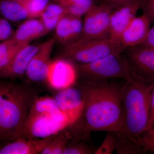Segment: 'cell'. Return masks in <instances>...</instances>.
I'll use <instances>...</instances> for the list:
<instances>
[{
    "label": "cell",
    "instance_id": "cell-18",
    "mask_svg": "<svg viewBox=\"0 0 154 154\" xmlns=\"http://www.w3.org/2000/svg\"><path fill=\"white\" fill-rule=\"evenodd\" d=\"M48 33L41 20L30 19L23 22L12 38L20 43L29 44L30 42L44 36Z\"/></svg>",
    "mask_w": 154,
    "mask_h": 154
},
{
    "label": "cell",
    "instance_id": "cell-17",
    "mask_svg": "<svg viewBox=\"0 0 154 154\" xmlns=\"http://www.w3.org/2000/svg\"><path fill=\"white\" fill-rule=\"evenodd\" d=\"M45 114L51 116L57 121L72 124L67 116L60 110L54 97H37L33 101L28 115Z\"/></svg>",
    "mask_w": 154,
    "mask_h": 154
},
{
    "label": "cell",
    "instance_id": "cell-24",
    "mask_svg": "<svg viewBox=\"0 0 154 154\" xmlns=\"http://www.w3.org/2000/svg\"><path fill=\"white\" fill-rule=\"evenodd\" d=\"M55 135L52 140L42 151L41 154H63L67 144L71 139V134L69 132L62 133Z\"/></svg>",
    "mask_w": 154,
    "mask_h": 154
},
{
    "label": "cell",
    "instance_id": "cell-20",
    "mask_svg": "<svg viewBox=\"0 0 154 154\" xmlns=\"http://www.w3.org/2000/svg\"><path fill=\"white\" fill-rule=\"evenodd\" d=\"M66 14L65 9L61 5L48 4L39 18L48 32L55 29L59 21Z\"/></svg>",
    "mask_w": 154,
    "mask_h": 154
},
{
    "label": "cell",
    "instance_id": "cell-31",
    "mask_svg": "<svg viewBox=\"0 0 154 154\" xmlns=\"http://www.w3.org/2000/svg\"><path fill=\"white\" fill-rule=\"evenodd\" d=\"M154 128V85L152 91L151 99L150 113L149 119L146 128L144 131Z\"/></svg>",
    "mask_w": 154,
    "mask_h": 154
},
{
    "label": "cell",
    "instance_id": "cell-11",
    "mask_svg": "<svg viewBox=\"0 0 154 154\" xmlns=\"http://www.w3.org/2000/svg\"><path fill=\"white\" fill-rule=\"evenodd\" d=\"M55 42V38H50L38 46V50L30 61L25 73L30 81L46 82Z\"/></svg>",
    "mask_w": 154,
    "mask_h": 154
},
{
    "label": "cell",
    "instance_id": "cell-23",
    "mask_svg": "<svg viewBox=\"0 0 154 154\" xmlns=\"http://www.w3.org/2000/svg\"><path fill=\"white\" fill-rule=\"evenodd\" d=\"M28 45L19 43L11 38L0 43V70L8 64L22 48Z\"/></svg>",
    "mask_w": 154,
    "mask_h": 154
},
{
    "label": "cell",
    "instance_id": "cell-13",
    "mask_svg": "<svg viewBox=\"0 0 154 154\" xmlns=\"http://www.w3.org/2000/svg\"><path fill=\"white\" fill-rule=\"evenodd\" d=\"M151 24L150 21L144 14L135 17L119 38V44L122 51L128 48L142 44L147 35Z\"/></svg>",
    "mask_w": 154,
    "mask_h": 154
},
{
    "label": "cell",
    "instance_id": "cell-29",
    "mask_svg": "<svg viewBox=\"0 0 154 154\" xmlns=\"http://www.w3.org/2000/svg\"><path fill=\"white\" fill-rule=\"evenodd\" d=\"M14 32L11 24L5 19H0V42L12 38Z\"/></svg>",
    "mask_w": 154,
    "mask_h": 154
},
{
    "label": "cell",
    "instance_id": "cell-30",
    "mask_svg": "<svg viewBox=\"0 0 154 154\" xmlns=\"http://www.w3.org/2000/svg\"><path fill=\"white\" fill-rule=\"evenodd\" d=\"M140 9L143 14L148 18L151 23H154V0H142Z\"/></svg>",
    "mask_w": 154,
    "mask_h": 154
},
{
    "label": "cell",
    "instance_id": "cell-34",
    "mask_svg": "<svg viewBox=\"0 0 154 154\" xmlns=\"http://www.w3.org/2000/svg\"><path fill=\"white\" fill-rule=\"evenodd\" d=\"M10 1H15V2H19V1H21V0H10Z\"/></svg>",
    "mask_w": 154,
    "mask_h": 154
},
{
    "label": "cell",
    "instance_id": "cell-6",
    "mask_svg": "<svg viewBox=\"0 0 154 154\" xmlns=\"http://www.w3.org/2000/svg\"><path fill=\"white\" fill-rule=\"evenodd\" d=\"M113 10L112 6L105 3L94 5L85 15L80 37L91 39L110 38V14Z\"/></svg>",
    "mask_w": 154,
    "mask_h": 154
},
{
    "label": "cell",
    "instance_id": "cell-19",
    "mask_svg": "<svg viewBox=\"0 0 154 154\" xmlns=\"http://www.w3.org/2000/svg\"><path fill=\"white\" fill-rule=\"evenodd\" d=\"M0 12L5 19L10 21H21L28 18L27 10L18 2L0 0Z\"/></svg>",
    "mask_w": 154,
    "mask_h": 154
},
{
    "label": "cell",
    "instance_id": "cell-33",
    "mask_svg": "<svg viewBox=\"0 0 154 154\" xmlns=\"http://www.w3.org/2000/svg\"><path fill=\"white\" fill-rule=\"evenodd\" d=\"M134 0H102V3L108 4L115 9L119 6L129 3Z\"/></svg>",
    "mask_w": 154,
    "mask_h": 154
},
{
    "label": "cell",
    "instance_id": "cell-26",
    "mask_svg": "<svg viewBox=\"0 0 154 154\" xmlns=\"http://www.w3.org/2000/svg\"><path fill=\"white\" fill-rule=\"evenodd\" d=\"M97 148L86 142L69 141L63 154H94Z\"/></svg>",
    "mask_w": 154,
    "mask_h": 154
},
{
    "label": "cell",
    "instance_id": "cell-32",
    "mask_svg": "<svg viewBox=\"0 0 154 154\" xmlns=\"http://www.w3.org/2000/svg\"><path fill=\"white\" fill-rule=\"evenodd\" d=\"M140 45L154 48V25L150 28L145 40Z\"/></svg>",
    "mask_w": 154,
    "mask_h": 154
},
{
    "label": "cell",
    "instance_id": "cell-2",
    "mask_svg": "<svg viewBox=\"0 0 154 154\" xmlns=\"http://www.w3.org/2000/svg\"><path fill=\"white\" fill-rule=\"evenodd\" d=\"M36 97L28 87L0 81V140L11 142L21 137Z\"/></svg>",
    "mask_w": 154,
    "mask_h": 154
},
{
    "label": "cell",
    "instance_id": "cell-7",
    "mask_svg": "<svg viewBox=\"0 0 154 154\" xmlns=\"http://www.w3.org/2000/svg\"><path fill=\"white\" fill-rule=\"evenodd\" d=\"M85 81L58 91L54 96L60 110L74 123L81 117L87 96Z\"/></svg>",
    "mask_w": 154,
    "mask_h": 154
},
{
    "label": "cell",
    "instance_id": "cell-22",
    "mask_svg": "<svg viewBox=\"0 0 154 154\" xmlns=\"http://www.w3.org/2000/svg\"><path fill=\"white\" fill-rule=\"evenodd\" d=\"M63 6L67 14L82 17L94 5V0H54Z\"/></svg>",
    "mask_w": 154,
    "mask_h": 154
},
{
    "label": "cell",
    "instance_id": "cell-1",
    "mask_svg": "<svg viewBox=\"0 0 154 154\" xmlns=\"http://www.w3.org/2000/svg\"><path fill=\"white\" fill-rule=\"evenodd\" d=\"M87 96L82 116L91 131L123 133L121 89L122 84L108 80H85Z\"/></svg>",
    "mask_w": 154,
    "mask_h": 154
},
{
    "label": "cell",
    "instance_id": "cell-28",
    "mask_svg": "<svg viewBox=\"0 0 154 154\" xmlns=\"http://www.w3.org/2000/svg\"><path fill=\"white\" fill-rule=\"evenodd\" d=\"M115 132L107 131L106 136L101 145L97 148L94 154H111L115 151Z\"/></svg>",
    "mask_w": 154,
    "mask_h": 154
},
{
    "label": "cell",
    "instance_id": "cell-8",
    "mask_svg": "<svg viewBox=\"0 0 154 154\" xmlns=\"http://www.w3.org/2000/svg\"><path fill=\"white\" fill-rule=\"evenodd\" d=\"M68 122L57 121L45 114L28 115L21 137L28 139H42L59 133L70 125Z\"/></svg>",
    "mask_w": 154,
    "mask_h": 154
},
{
    "label": "cell",
    "instance_id": "cell-14",
    "mask_svg": "<svg viewBox=\"0 0 154 154\" xmlns=\"http://www.w3.org/2000/svg\"><path fill=\"white\" fill-rule=\"evenodd\" d=\"M38 46L28 44L18 51L7 65L0 70V78L15 79L26 73Z\"/></svg>",
    "mask_w": 154,
    "mask_h": 154
},
{
    "label": "cell",
    "instance_id": "cell-16",
    "mask_svg": "<svg viewBox=\"0 0 154 154\" xmlns=\"http://www.w3.org/2000/svg\"><path fill=\"white\" fill-rule=\"evenodd\" d=\"M54 136L42 139H28L19 137L1 147L0 154H40Z\"/></svg>",
    "mask_w": 154,
    "mask_h": 154
},
{
    "label": "cell",
    "instance_id": "cell-9",
    "mask_svg": "<svg viewBox=\"0 0 154 154\" xmlns=\"http://www.w3.org/2000/svg\"><path fill=\"white\" fill-rule=\"evenodd\" d=\"M122 53L135 74L146 82L154 83V48L138 45Z\"/></svg>",
    "mask_w": 154,
    "mask_h": 154
},
{
    "label": "cell",
    "instance_id": "cell-10",
    "mask_svg": "<svg viewBox=\"0 0 154 154\" xmlns=\"http://www.w3.org/2000/svg\"><path fill=\"white\" fill-rule=\"evenodd\" d=\"M78 70L71 61L59 57L51 60L46 82L58 91L72 85L76 82Z\"/></svg>",
    "mask_w": 154,
    "mask_h": 154
},
{
    "label": "cell",
    "instance_id": "cell-25",
    "mask_svg": "<svg viewBox=\"0 0 154 154\" xmlns=\"http://www.w3.org/2000/svg\"><path fill=\"white\" fill-rule=\"evenodd\" d=\"M49 0H21L22 4L27 10L28 18H39L48 5Z\"/></svg>",
    "mask_w": 154,
    "mask_h": 154
},
{
    "label": "cell",
    "instance_id": "cell-27",
    "mask_svg": "<svg viewBox=\"0 0 154 154\" xmlns=\"http://www.w3.org/2000/svg\"><path fill=\"white\" fill-rule=\"evenodd\" d=\"M136 140L145 153L148 152L154 153V128L144 131Z\"/></svg>",
    "mask_w": 154,
    "mask_h": 154
},
{
    "label": "cell",
    "instance_id": "cell-21",
    "mask_svg": "<svg viewBox=\"0 0 154 154\" xmlns=\"http://www.w3.org/2000/svg\"><path fill=\"white\" fill-rule=\"evenodd\" d=\"M115 151L118 154H145L134 139L121 132H115Z\"/></svg>",
    "mask_w": 154,
    "mask_h": 154
},
{
    "label": "cell",
    "instance_id": "cell-5",
    "mask_svg": "<svg viewBox=\"0 0 154 154\" xmlns=\"http://www.w3.org/2000/svg\"><path fill=\"white\" fill-rule=\"evenodd\" d=\"M122 52L119 44L110 38L91 39L79 37L64 45L60 57L79 64H87L110 54Z\"/></svg>",
    "mask_w": 154,
    "mask_h": 154
},
{
    "label": "cell",
    "instance_id": "cell-12",
    "mask_svg": "<svg viewBox=\"0 0 154 154\" xmlns=\"http://www.w3.org/2000/svg\"><path fill=\"white\" fill-rule=\"evenodd\" d=\"M142 0H134L114 9L110 14V38L119 44L120 36L140 9Z\"/></svg>",
    "mask_w": 154,
    "mask_h": 154
},
{
    "label": "cell",
    "instance_id": "cell-15",
    "mask_svg": "<svg viewBox=\"0 0 154 154\" xmlns=\"http://www.w3.org/2000/svg\"><path fill=\"white\" fill-rule=\"evenodd\" d=\"M81 18L69 14L62 17L55 28V39L65 45L79 38L83 30Z\"/></svg>",
    "mask_w": 154,
    "mask_h": 154
},
{
    "label": "cell",
    "instance_id": "cell-4",
    "mask_svg": "<svg viewBox=\"0 0 154 154\" xmlns=\"http://www.w3.org/2000/svg\"><path fill=\"white\" fill-rule=\"evenodd\" d=\"M76 67L85 80L92 81H127L134 74L125 56L121 52L110 54L91 63L79 64Z\"/></svg>",
    "mask_w": 154,
    "mask_h": 154
},
{
    "label": "cell",
    "instance_id": "cell-3",
    "mask_svg": "<svg viewBox=\"0 0 154 154\" xmlns=\"http://www.w3.org/2000/svg\"><path fill=\"white\" fill-rule=\"evenodd\" d=\"M154 85L146 82L134 73L122 84L123 133L136 140L148 123Z\"/></svg>",
    "mask_w": 154,
    "mask_h": 154
}]
</instances>
